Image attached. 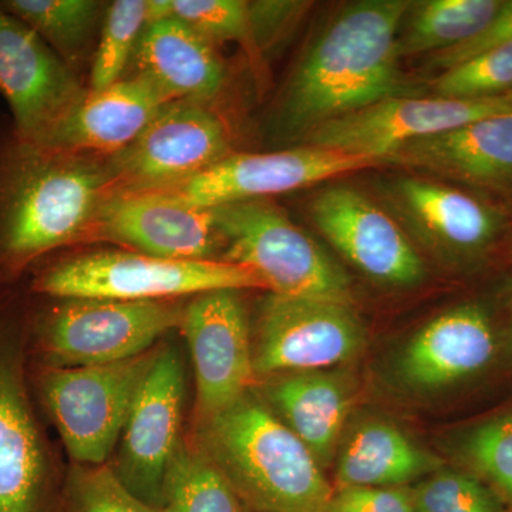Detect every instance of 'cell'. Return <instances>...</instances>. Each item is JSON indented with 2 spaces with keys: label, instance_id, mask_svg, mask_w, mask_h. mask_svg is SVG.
Returning a JSON list of instances; mask_svg holds the SVG:
<instances>
[{
  "label": "cell",
  "instance_id": "1",
  "mask_svg": "<svg viewBox=\"0 0 512 512\" xmlns=\"http://www.w3.org/2000/svg\"><path fill=\"white\" fill-rule=\"evenodd\" d=\"M113 192L106 163L23 143L12 124L0 143V284H12L43 256L92 241Z\"/></svg>",
  "mask_w": 512,
  "mask_h": 512
},
{
  "label": "cell",
  "instance_id": "2",
  "mask_svg": "<svg viewBox=\"0 0 512 512\" xmlns=\"http://www.w3.org/2000/svg\"><path fill=\"white\" fill-rule=\"evenodd\" d=\"M412 3L362 0L340 10L292 74L281 109L285 133L313 128L402 96L399 29Z\"/></svg>",
  "mask_w": 512,
  "mask_h": 512
},
{
  "label": "cell",
  "instance_id": "3",
  "mask_svg": "<svg viewBox=\"0 0 512 512\" xmlns=\"http://www.w3.org/2000/svg\"><path fill=\"white\" fill-rule=\"evenodd\" d=\"M197 441L251 512H325L335 491L309 448L255 390L198 424Z\"/></svg>",
  "mask_w": 512,
  "mask_h": 512
},
{
  "label": "cell",
  "instance_id": "4",
  "mask_svg": "<svg viewBox=\"0 0 512 512\" xmlns=\"http://www.w3.org/2000/svg\"><path fill=\"white\" fill-rule=\"evenodd\" d=\"M269 291L245 266L225 261H178L133 251H100L39 269L29 292L50 299L168 301L214 291Z\"/></svg>",
  "mask_w": 512,
  "mask_h": 512
},
{
  "label": "cell",
  "instance_id": "5",
  "mask_svg": "<svg viewBox=\"0 0 512 512\" xmlns=\"http://www.w3.org/2000/svg\"><path fill=\"white\" fill-rule=\"evenodd\" d=\"M212 210L222 239L221 261L251 269L276 295L353 302L342 266L274 202L259 198Z\"/></svg>",
  "mask_w": 512,
  "mask_h": 512
},
{
  "label": "cell",
  "instance_id": "6",
  "mask_svg": "<svg viewBox=\"0 0 512 512\" xmlns=\"http://www.w3.org/2000/svg\"><path fill=\"white\" fill-rule=\"evenodd\" d=\"M62 301L37 313L39 367L110 365L143 355L167 330L181 326L185 309L168 301Z\"/></svg>",
  "mask_w": 512,
  "mask_h": 512
},
{
  "label": "cell",
  "instance_id": "7",
  "mask_svg": "<svg viewBox=\"0 0 512 512\" xmlns=\"http://www.w3.org/2000/svg\"><path fill=\"white\" fill-rule=\"evenodd\" d=\"M158 353L150 349L110 365L39 367L40 400L74 461L101 466L110 457Z\"/></svg>",
  "mask_w": 512,
  "mask_h": 512
},
{
  "label": "cell",
  "instance_id": "8",
  "mask_svg": "<svg viewBox=\"0 0 512 512\" xmlns=\"http://www.w3.org/2000/svg\"><path fill=\"white\" fill-rule=\"evenodd\" d=\"M224 120L194 100H175L161 109L126 148L106 161L113 192L156 191L183 183L231 156Z\"/></svg>",
  "mask_w": 512,
  "mask_h": 512
},
{
  "label": "cell",
  "instance_id": "9",
  "mask_svg": "<svg viewBox=\"0 0 512 512\" xmlns=\"http://www.w3.org/2000/svg\"><path fill=\"white\" fill-rule=\"evenodd\" d=\"M365 345V326L352 303L271 293L252 349L256 380L335 369L356 359Z\"/></svg>",
  "mask_w": 512,
  "mask_h": 512
},
{
  "label": "cell",
  "instance_id": "10",
  "mask_svg": "<svg viewBox=\"0 0 512 512\" xmlns=\"http://www.w3.org/2000/svg\"><path fill=\"white\" fill-rule=\"evenodd\" d=\"M508 111H512V92L487 99L394 96L320 124L303 141L306 146L379 161L404 144Z\"/></svg>",
  "mask_w": 512,
  "mask_h": 512
},
{
  "label": "cell",
  "instance_id": "11",
  "mask_svg": "<svg viewBox=\"0 0 512 512\" xmlns=\"http://www.w3.org/2000/svg\"><path fill=\"white\" fill-rule=\"evenodd\" d=\"M87 93L73 67L0 6V94L8 101L19 140L45 147Z\"/></svg>",
  "mask_w": 512,
  "mask_h": 512
},
{
  "label": "cell",
  "instance_id": "12",
  "mask_svg": "<svg viewBox=\"0 0 512 512\" xmlns=\"http://www.w3.org/2000/svg\"><path fill=\"white\" fill-rule=\"evenodd\" d=\"M379 165L373 158L311 146L268 154L232 153L183 183L151 192L192 207L217 208L299 190L336 175Z\"/></svg>",
  "mask_w": 512,
  "mask_h": 512
},
{
  "label": "cell",
  "instance_id": "13",
  "mask_svg": "<svg viewBox=\"0 0 512 512\" xmlns=\"http://www.w3.org/2000/svg\"><path fill=\"white\" fill-rule=\"evenodd\" d=\"M238 291L202 293L181 322L197 380L198 424L225 412L256 382L251 339Z\"/></svg>",
  "mask_w": 512,
  "mask_h": 512
},
{
  "label": "cell",
  "instance_id": "14",
  "mask_svg": "<svg viewBox=\"0 0 512 512\" xmlns=\"http://www.w3.org/2000/svg\"><path fill=\"white\" fill-rule=\"evenodd\" d=\"M0 309V512H43L50 460L30 403L22 332Z\"/></svg>",
  "mask_w": 512,
  "mask_h": 512
},
{
  "label": "cell",
  "instance_id": "15",
  "mask_svg": "<svg viewBox=\"0 0 512 512\" xmlns=\"http://www.w3.org/2000/svg\"><path fill=\"white\" fill-rule=\"evenodd\" d=\"M184 369L177 350H160L123 430L116 474L137 498L160 510L165 470L180 444Z\"/></svg>",
  "mask_w": 512,
  "mask_h": 512
},
{
  "label": "cell",
  "instance_id": "16",
  "mask_svg": "<svg viewBox=\"0 0 512 512\" xmlns=\"http://www.w3.org/2000/svg\"><path fill=\"white\" fill-rule=\"evenodd\" d=\"M312 217L340 254L362 274L393 288H412L426 266L399 225L362 192L336 185L320 192Z\"/></svg>",
  "mask_w": 512,
  "mask_h": 512
},
{
  "label": "cell",
  "instance_id": "17",
  "mask_svg": "<svg viewBox=\"0 0 512 512\" xmlns=\"http://www.w3.org/2000/svg\"><path fill=\"white\" fill-rule=\"evenodd\" d=\"M92 241L116 242L157 258L221 261L222 239L212 208L158 192H111L101 205Z\"/></svg>",
  "mask_w": 512,
  "mask_h": 512
},
{
  "label": "cell",
  "instance_id": "18",
  "mask_svg": "<svg viewBox=\"0 0 512 512\" xmlns=\"http://www.w3.org/2000/svg\"><path fill=\"white\" fill-rule=\"evenodd\" d=\"M500 352L490 313L464 303L414 333L394 360V375L412 392H443L483 375Z\"/></svg>",
  "mask_w": 512,
  "mask_h": 512
},
{
  "label": "cell",
  "instance_id": "19",
  "mask_svg": "<svg viewBox=\"0 0 512 512\" xmlns=\"http://www.w3.org/2000/svg\"><path fill=\"white\" fill-rule=\"evenodd\" d=\"M379 163L478 187H508L512 185V111L404 144Z\"/></svg>",
  "mask_w": 512,
  "mask_h": 512
},
{
  "label": "cell",
  "instance_id": "20",
  "mask_svg": "<svg viewBox=\"0 0 512 512\" xmlns=\"http://www.w3.org/2000/svg\"><path fill=\"white\" fill-rule=\"evenodd\" d=\"M256 393L309 448L320 467L332 464L355 402L350 376L336 369L284 373L265 377Z\"/></svg>",
  "mask_w": 512,
  "mask_h": 512
},
{
  "label": "cell",
  "instance_id": "21",
  "mask_svg": "<svg viewBox=\"0 0 512 512\" xmlns=\"http://www.w3.org/2000/svg\"><path fill=\"white\" fill-rule=\"evenodd\" d=\"M171 101L175 100L137 76L121 79L99 92L89 90L46 146L39 148L76 154L96 151L113 156L133 143Z\"/></svg>",
  "mask_w": 512,
  "mask_h": 512
},
{
  "label": "cell",
  "instance_id": "22",
  "mask_svg": "<svg viewBox=\"0 0 512 512\" xmlns=\"http://www.w3.org/2000/svg\"><path fill=\"white\" fill-rule=\"evenodd\" d=\"M130 64L133 76L173 100L208 103L224 87V64L212 42L175 18L147 23Z\"/></svg>",
  "mask_w": 512,
  "mask_h": 512
},
{
  "label": "cell",
  "instance_id": "23",
  "mask_svg": "<svg viewBox=\"0 0 512 512\" xmlns=\"http://www.w3.org/2000/svg\"><path fill=\"white\" fill-rule=\"evenodd\" d=\"M443 460L389 421L360 423L336 454V488L406 487L431 476Z\"/></svg>",
  "mask_w": 512,
  "mask_h": 512
},
{
  "label": "cell",
  "instance_id": "24",
  "mask_svg": "<svg viewBox=\"0 0 512 512\" xmlns=\"http://www.w3.org/2000/svg\"><path fill=\"white\" fill-rule=\"evenodd\" d=\"M397 201L417 228L437 247L456 255H478L497 235V215L466 192L439 183L403 178Z\"/></svg>",
  "mask_w": 512,
  "mask_h": 512
},
{
  "label": "cell",
  "instance_id": "25",
  "mask_svg": "<svg viewBox=\"0 0 512 512\" xmlns=\"http://www.w3.org/2000/svg\"><path fill=\"white\" fill-rule=\"evenodd\" d=\"M161 512H251L198 441H180L168 463Z\"/></svg>",
  "mask_w": 512,
  "mask_h": 512
},
{
  "label": "cell",
  "instance_id": "26",
  "mask_svg": "<svg viewBox=\"0 0 512 512\" xmlns=\"http://www.w3.org/2000/svg\"><path fill=\"white\" fill-rule=\"evenodd\" d=\"M500 0H429L414 8L399 37L400 56L446 52L480 35L500 9Z\"/></svg>",
  "mask_w": 512,
  "mask_h": 512
},
{
  "label": "cell",
  "instance_id": "27",
  "mask_svg": "<svg viewBox=\"0 0 512 512\" xmlns=\"http://www.w3.org/2000/svg\"><path fill=\"white\" fill-rule=\"evenodd\" d=\"M0 6L22 20L73 67L92 43L100 3L93 0H3Z\"/></svg>",
  "mask_w": 512,
  "mask_h": 512
},
{
  "label": "cell",
  "instance_id": "28",
  "mask_svg": "<svg viewBox=\"0 0 512 512\" xmlns=\"http://www.w3.org/2000/svg\"><path fill=\"white\" fill-rule=\"evenodd\" d=\"M451 448L460 466L490 485L512 512V410L461 430Z\"/></svg>",
  "mask_w": 512,
  "mask_h": 512
},
{
  "label": "cell",
  "instance_id": "29",
  "mask_svg": "<svg viewBox=\"0 0 512 512\" xmlns=\"http://www.w3.org/2000/svg\"><path fill=\"white\" fill-rule=\"evenodd\" d=\"M148 22V0H117L107 10L92 69L90 92L121 80Z\"/></svg>",
  "mask_w": 512,
  "mask_h": 512
},
{
  "label": "cell",
  "instance_id": "30",
  "mask_svg": "<svg viewBox=\"0 0 512 512\" xmlns=\"http://www.w3.org/2000/svg\"><path fill=\"white\" fill-rule=\"evenodd\" d=\"M414 512H511L485 481L467 468L441 467L412 488Z\"/></svg>",
  "mask_w": 512,
  "mask_h": 512
},
{
  "label": "cell",
  "instance_id": "31",
  "mask_svg": "<svg viewBox=\"0 0 512 512\" xmlns=\"http://www.w3.org/2000/svg\"><path fill=\"white\" fill-rule=\"evenodd\" d=\"M434 90L446 99H487L512 92V43L495 46L444 70Z\"/></svg>",
  "mask_w": 512,
  "mask_h": 512
},
{
  "label": "cell",
  "instance_id": "32",
  "mask_svg": "<svg viewBox=\"0 0 512 512\" xmlns=\"http://www.w3.org/2000/svg\"><path fill=\"white\" fill-rule=\"evenodd\" d=\"M170 18L184 22L205 39L232 40L254 46L248 3L241 0H170Z\"/></svg>",
  "mask_w": 512,
  "mask_h": 512
},
{
  "label": "cell",
  "instance_id": "33",
  "mask_svg": "<svg viewBox=\"0 0 512 512\" xmlns=\"http://www.w3.org/2000/svg\"><path fill=\"white\" fill-rule=\"evenodd\" d=\"M74 512H161L137 498L106 464L74 471Z\"/></svg>",
  "mask_w": 512,
  "mask_h": 512
},
{
  "label": "cell",
  "instance_id": "34",
  "mask_svg": "<svg viewBox=\"0 0 512 512\" xmlns=\"http://www.w3.org/2000/svg\"><path fill=\"white\" fill-rule=\"evenodd\" d=\"M325 512H414L412 488H336Z\"/></svg>",
  "mask_w": 512,
  "mask_h": 512
},
{
  "label": "cell",
  "instance_id": "35",
  "mask_svg": "<svg viewBox=\"0 0 512 512\" xmlns=\"http://www.w3.org/2000/svg\"><path fill=\"white\" fill-rule=\"evenodd\" d=\"M505 43H512V0L501 2L497 15L480 35L464 45L446 50V52L436 53L431 59V64L439 69L447 70L466 62L470 57L480 55V53L487 52L495 46L505 45Z\"/></svg>",
  "mask_w": 512,
  "mask_h": 512
},
{
  "label": "cell",
  "instance_id": "36",
  "mask_svg": "<svg viewBox=\"0 0 512 512\" xmlns=\"http://www.w3.org/2000/svg\"><path fill=\"white\" fill-rule=\"evenodd\" d=\"M303 6H306L305 3L299 2L248 3L249 28L254 46L261 50L274 46L279 37L291 29Z\"/></svg>",
  "mask_w": 512,
  "mask_h": 512
},
{
  "label": "cell",
  "instance_id": "37",
  "mask_svg": "<svg viewBox=\"0 0 512 512\" xmlns=\"http://www.w3.org/2000/svg\"><path fill=\"white\" fill-rule=\"evenodd\" d=\"M501 349H503L505 357H507L508 362H510V365L512 366V318L510 328H508L507 336H505Z\"/></svg>",
  "mask_w": 512,
  "mask_h": 512
}]
</instances>
